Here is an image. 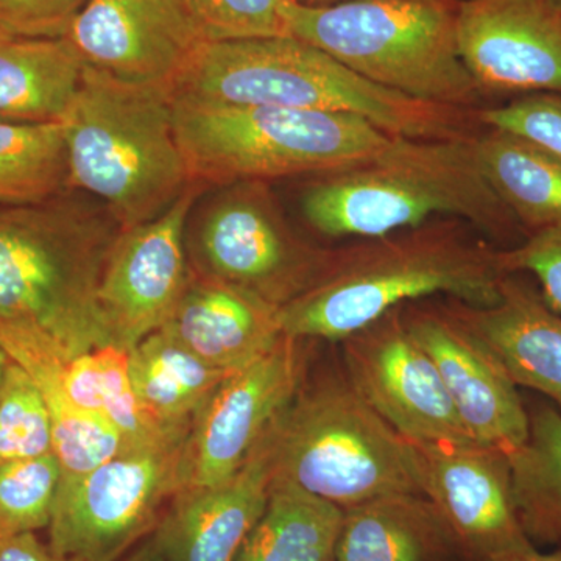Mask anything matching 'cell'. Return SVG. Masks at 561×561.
Wrapping results in <instances>:
<instances>
[{"label":"cell","instance_id":"cell-1","mask_svg":"<svg viewBox=\"0 0 561 561\" xmlns=\"http://www.w3.org/2000/svg\"><path fill=\"white\" fill-rule=\"evenodd\" d=\"M474 136H393L365 160L311 176L300 195L302 216L321 234L362 239L449 217L507 249L518 245L526 234L483 175Z\"/></svg>","mask_w":561,"mask_h":561},{"label":"cell","instance_id":"cell-2","mask_svg":"<svg viewBox=\"0 0 561 561\" xmlns=\"http://www.w3.org/2000/svg\"><path fill=\"white\" fill-rule=\"evenodd\" d=\"M460 220L365 239L335 250L323 279L279 309L283 334L343 342L387 313L432 295L470 306L500 298L501 249L468 236Z\"/></svg>","mask_w":561,"mask_h":561},{"label":"cell","instance_id":"cell-3","mask_svg":"<svg viewBox=\"0 0 561 561\" xmlns=\"http://www.w3.org/2000/svg\"><path fill=\"white\" fill-rule=\"evenodd\" d=\"M171 98L354 114L401 138L470 135L463 110L386 90L294 36L205 43Z\"/></svg>","mask_w":561,"mask_h":561},{"label":"cell","instance_id":"cell-4","mask_svg":"<svg viewBox=\"0 0 561 561\" xmlns=\"http://www.w3.org/2000/svg\"><path fill=\"white\" fill-rule=\"evenodd\" d=\"M122 228L90 195L0 205V320L50 335L70 359L111 345L98 306Z\"/></svg>","mask_w":561,"mask_h":561},{"label":"cell","instance_id":"cell-5","mask_svg":"<svg viewBox=\"0 0 561 561\" xmlns=\"http://www.w3.org/2000/svg\"><path fill=\"white\" fill-rule=\"evenodd\" d=\"M61 124L69 191L101 202L122 230L157 219L190 186L165 88L84 62Z\"/></svg>","mask_w":561,"mask_h":561},{"label":"cell","instance_id":"cell-6","mask_svg":"<svg viewBox=\"0 0 561 561\" xmlns=\"http://www.w3.org/2000/svg\"><path fill=\"white\" fill-rule=\"evenodd\" d=\"M453 0H286L287 32L360 77L416 101L470 110L482 95L461 61Z\"/></svg>","mask_w":561,"mask_h":561},{"label":"cell","instance_id":"cell-7","mask_svg":"<svg viewBox=\"0 0 561 561\" xmlns=\"http://www.w3.org/2000/svg\"><path fill=\"white\" fill-rule=\"evenodd\" d=\"M273 481H286L342 511L390 494H421L412 442L351 386L345 373L302 378L275 421Z\"/></svg>","mask_w":561,"mask_h":561},{"label":"cell","instance_id":"cell-8","mask_svg":"<svg viewBox=\"0 0 561 561\" xmlns=\"http://www.w3.org/2000/svg\"><path fill=\"white\" fill-rule=\"evenodd\" d=\"M173 124L191 181L227 186L319 175L389 146L387 135L354 114L172 99Z\"/></svg>","mask_w":561,"mask_h":561},{"label":"cell","instance_id":"cell-9","mask_svg":"<svg viewBox=\"0 0 561 561\" xmlns=\"http://www.w3.org/2000/svg\"><path fill=\"white\" fill-rule=\"evenodd\" d=\"M186 251L192 272L278 309L316 287L335 256V250L313 245L294 230L268 181L216 187L194 206Z\"/></svg>","mask_w":561,"mask_h":561},{"label":"cell","instance_id":"cell-10","mask_svg":"<svg viewBox=\"0 0 561 561\" xmlns=\"http://www.w3.org/2000/svg\"><path fill=\"white\" fill-rule=\"evenodd\" d=\"M187 432L62 478L47 529L51 551L62 561H119L149 538L180 491Z\"/></svg>","mask_w":561,"mask_h":561},{"label":"cell","instance_id":"cell-11","mask_svg":"<svg viewBox=\"0 0 561 561\" xmlns=\"http://www.w3.org/2000/svg\"><path fill=\"white\" fill-rule=\"evenodd\" d=\"M208 186L191 181L171 208L122 230L98 287V306L111 345L130 351L171 319L192 276L186 225Z\"/></svg>","mask_w":561,"mask_h":561},{"label":"cell","instance_id":"cell-12","mask_svg":"<svg viewBox=\"0 0 561 561\" xmlns=\"http://www.w3.org/2000/svg\"><path fill=\"white\" fill-rule=\"evenodd\" d=\"M301 342L284 335L210 393L184 442L180 490L214 485L241 470L305 378Z\"/></svg>","mask_w":561,"mask_h":561},{"label":"cell","instance_id":"cell-13","mask_svg":"<svg viewBox=\"0 0 561 561\" xmlns=\"http://www.w3.org/2000/svg\"><path fill=\"white\" fill-rule=\"evenodd\" d=\"M345 375L362 400L412 443H478L465 430L437 367L401 308L341 342Z\"/></svg>","mask_w":561,"mask_h":561},{"label":"cell","instance_id":"cell-14","mask_svg":"<svg viewBox=\"0 0 561 561\" xmlns=\"http://www.w3.org/2000/svg\"><path fill=\"white\" fill-rule=\"evenodd\" d=\"M421 494L451 530L463 561H497L535 551L512 493L508 456L479 443H412Z\"/></svg>","mask_w":561,"mask_h":561},{"label":"cell","instance_id":"cell-15","mask_svg":"<svg viewBox=\"0 0 561 561\" xmlns=\"http://www.w3.org/2000/svg\"><path fill=\"white\" fill-rule=\"evenodd\" d=\"M456 36L482 98L561 95V10L549 0H459Z\"/></svg>","mask_w":561,"mask_h":561},{"label":"cell","instance_id":"cell-16","mask_svg":"<svg viewBox=\"0 0 561 561\" xmlns=\"http://www.w3.org/2000/svg\"><path fill=\"white\" fill-rule=\"evenodd\" d=\"M65 38L92 68L169 92L206 43L181 0H87Z\"/></svg>","mask_w":561,"mask_h":561},{"label":"cell","instance_id":"cell-17","mask_svg":"<svg viewBox=\"0 0 561 561\" xmlns=\"http://www.w3.org/2000/svg\"><path fill=\"white\" fill-rule=\"evenodd\" d=\"M402 320L430 354L472 440L511 454L529 437V412L501 362L449 308L402 306Z\"/></svg>","mask_w":561,"mask_h":561},{"label":"cell","instance_id":"cell-18","mask_svg":"<svg viewBox=\"0 0 561 561\" xmlns=\"http://www.w3.org/2000/svg\"><path fill=\"white\" fill-rule=\"evenodd\" d=\"M275 421L227 481L180 490L173 496L151 534L165 561L238 559L271 496Z\"/></svg>","mask_w":561,"mask_h":561},{"label":"cell","instance_id":"cell-19","mask_svg":"<svg viewBox=\"0 0 561 561\" xmlns=\"http://www.w3.org/2000/svg\"><path fill=\"white\" fill-rule=\"evenodd\" d=\"M449 309L489 346L516 386L540 391L561 409V316L529 275H505L493 305L453 301Z\"/></svg>","mask_w":561,"mask_h":561},{"label":"cell","instance_id":"cell-20","mask_svg":"<svg viewBox=\"0 0 561 561\" xmlns=\"http://www.w3.org/2000/svg\"><path fill=\"white\" fill-rule=\"evenodd\" d=\"M161 331L225 373L260 359L284 337L278 308L250 291L194 272Z\"/></svg>","mask_w":561,"mask_h":561},{"label":"cell","instance_id":"cell-21","mask_svg":"<svg viewBox=\"0 0 561 561\" xmlns=\"http://www.w3.org/2000/svg\"><path fill=\"white\" fill-rule=\"evenodd\" d=\"M0 348L31 376L47 402L62 478L87 474L122 451L119 432L70 401L65 387L70 357L60 343L38 330L0 320Z\"/></svg>","mask_w":561,"mask_h":561},{"label":"cell","instance_id":"cell-22","mask_svg":"<svg viewBox=\"0 0 561 561\" xmlns=\"http://www.w3.org/2000/svg\"><path fill=\"white\" fill-rule=\"evenodd\" d=\"M457 559L451 530L423 494H390L343 511L334 561Z\"/></svg>","mask_w":561,"mask_h":561},{"label":"cell","instance_id":"cell-23","mask_svg":"<svg viewBox=\"0 0 561 561\" xmlns=\"http://www.w3.org/2000/svg\"><path fill=\"white\" fill-rule=\"evenodd\" d=\"M84 61L62 38L0 31V119L61 122L79 91Z\"/></svg>","mask_w":561,"mask_h":561},{"label":"cell","instance_id":"cell-24","mask_svg":"<svg viewBox=\"0 0 561 561\" xmlns=\"http://www.w3.org/2000/svg\"><path fill=\"white\" fill-rule=\"evenodd\" d=\"M483 175L527 236L561 224V157L497 128L474 136Z\"/></svg>","mask_w":561,"mask_h":561},{"label":"cell","instance_id":"cell-25","mask_svg":"<svg viewBox=\"0 0 561 561\" xmlns=\"http://www.w3.org/2000/svg\"><path fill=\"white\" fill-rule=\"evenodd\" d=\"M128 371L144 415L168 434L190 430L210 393L231 375L209 367L161 330L128 351Z\"/></svg>","mask_w":561,"mask_h":561},{"label":"cell","instance_id":"cell-26","mask_svg":"<svg viewBox=\"0 0 561 561\" xmlns=\"http://www.w3.org/2000/svg\"><path fill=\"white\" fill-rule=\"evenodd\" d=\"M342 519L337 505L273 481L267 507L236 561H334Z\"/></svg>","mask_w":561,"mask_h":561},{"label":"cell","instance_id":"cell-27","mask_svg":"<svg viewBox=\"0 0 561 561\" xmlns=\"http://www.w3.org/2000/svg\"><path fill=\"white\" fill-rule=\"evenodd\" d=\"M529 437L507 454L516 515L531 542H561V413L541 404L529 413Z\"/></svg>","mask_w":561,"mask_h":561},{"label":"cell","instance_id":"cell-28","mask_svg":"<svg viewBox=\"0 0 561 561\" xmlns=\"http://www.w3.org/2000/svg\"><path fill=\"white\" fill-rule=\"evenodd\" d=\"M65 387L80 411L99 416L119 432L122 449L140 448L176 434L158 430L144 415L131 387L128 351L119 346H102L69 359Z\"/></svg>","mask_w":561,"mask_h":561},{"label":"cell","instance_id":"cell-29","mask_svg":"<svg viewBox=\"0 0 561 561\" xmlns=\"http://www.w3.org/2000/svg\"><path fill=\"white\" fill-rule=\"evenodd\" d=\"M68 191L61 122L0 119V205H38Z\"/></svg>","mask_w":561,"mask_h":561},{"label":"cell","instance_id":"cell-30","mask_svg":"<svg viewBox=\"0 0 561 561\" xmlns=\"http://www.w3.org/2000/svg\"><path fill=\"white\" fill-rule=\"evenodd\" d=\"M61 479L55 453L0 467V537L49 529Z\"/></svg>","mask_w":561,"mask_h":561},{"label":"cell","instance_id":"cell-31","mask_svg":"<svg viewBox=\"0 0 561 561\" xmlns=\"http://www.w3.org/2000/svg\"><path fill=\"white\" fill-rule=\"evenodd\" d=\"M54 453L47 402L35 381L9 360L0 381V467Z\"/></svg>","mask_w":561,"mask_h":561},{"label":"cell","instance_id":"cell-32","mask_svg":"<svg viewBox=\"0 0 561 561\" xmlns=\"http://www.w3.org/2000/svg\"><path fill=\"white\" fill-rule=\"evenodd\" d=\"M286 0H181L206 43L289 36Z\"/></svg>","mask_w":561,"mask_h":561},{"label":"cell","instance_id":"cell-33","mask_svg":"<svg viewBox=\"0 0 561 561\" xmlns=\"http://www.w3.org/2000/svg\"><path fill=\"white\" fill-rule=\"evenodd\" d=\"M478 122L545 147L561 157V95L530 94L481 110Z\"/></svg>","mask_w":561,"mask_h":561},{"label":"cell","instance_id":"cell-34","mask_svg":"<svg viewBox=\"0 0 561 561\" xmlns=\"http://www.w3.org/2000/svg\"><path fill=\"white\" fill-rule=\"evenodd\" d=\"M500 256L507 275L534 276L545 301L561 313V224L534 232L511 249H501Z\"/></svg>","mask_w":561,"mask_h":561},{"label":"cell","instance_id":"cell-35","mask_svg":"<svg viewBox=\"0 0 561 561\" xmlns=\"http://www.w3.org/2000/svg\"><path fill=\"white\" fill-rule=\"evenodd\" d=\"M87 0H0V31L31 38H62Z\"/></svg>","mask_w":561,"mask_h":561},{"label":"cell","instance_id":"cell-36","mask_svg":"<svg viewBox=\"0 0 561 561\" xmlns=\"http://www.w3.org/2000/svg\"><path fill=\"white\" fill-rule=\"evenodd\" d=\"M0 561H62L36 534L0 537Z\"/></svg>","mask_w":561,"mask_h":561},{"label":"cell","instance_id":"cell-37","mask_svg":"<svg viewBox=\"0 0 561 561\" xmlns=\"http://www.w3.org/2000/svg\"><path fill=\"white\" fill-rule=\"evenodd\" d=\"M119 561H165L164 557L154 542L153 537L146 538L142 542H139L133 551L128 552L127 556L122 557Z\"/></svg>","mask_w":561,"mask_h":561},{"label":"cell","instance_id":"cell-38","mask_svg":"<svg viewBox=\"0 0 561 561\" xmlns=\"http://www.w3.org/2000/svg\"><path fill=\"white\" fill-rule=\"evenodd\" d=\"M497 561H561V551L541 553L535 549V551L522 553V556L508 557V559Z\"/></svg>","mask_w":561,"mask_h":561},{"label":"cell","instance_id":"cell-39","mask_svg":"<svg viewBox=\"0 0 561 561\" xmlns=\"http://www.w3.org/2000/svg\"><path fill=\"white\" fill-rule=\"evenodd\" d=\"M294 2L309 7H328L337 5V3L354 2V0H294Z\"/></svg>","mask_w":561,"mask_h":561},{"label":"cell","instance_id":"cell-40","mask_svg":"<svg viewBox=\"0 0 561 561\" xmlns=\"http://www.w3.org/2000/svg\"><path fill=\"white\" fill-rule=\"evenodd\" d=\"M9 356H7L5 351L0 348V381H2L3 371H5L7 364H9Z\"/></svg>","mask_w":561,"mask_h":561},{"label":"cell","instance_id":"cell-41","mask_svg":"<svg viewBox=\"0 0 561 561\" xmlns=\"http://www.w3.org/2000/svg\"><path fill=\"white\" fill-rule=\"evenodd\" d=\"M549 2L553 3V5H556L557 9L561 10V0H549Z\"/></svg>","mask_w":561,"mask_h":561},{"label":"cell","instance_id":"cell-42","mask_svg":"<svg viewBox=\"0 0 561 561\" xmlns=\"http://www.w3.org/2000/svg\"><path fill=\"white\" fill-rule=\"evenodd\" d=\"M453 2H454V0H453Z\"/></svg>","mask_w":561,"mask_h":561}]
</instances>
